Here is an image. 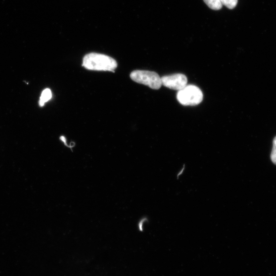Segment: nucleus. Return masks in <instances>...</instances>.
Here are the masks:
<instances>
[{
    "label": "nucleus",
    "instance_id": "4",
    "mask_svg": "<svg viewBox=\"0 0 276 276\" xmlns=\"http://www.w3.org/2000/svg\"><path fill=\"white\" fill-rule=\"evenodd\" d=\"M161 81L162 85L165 87L179 91L185 88L188 82L187 77L180 73L163 76Z\"/></svg>",
    "mask_w": 276,
    "mask_h": 276
},
{
    "label": "nucleus",
    "instance_id": "6",
    "mask_svg": "<svg viewBox=\"0 0 276 276\" xmlns=\"http://www.w3.org/2000/svg\"><path fill=\"white\" fill-rule=\"evenodd\" d=\"M52 97L51 91L49 89L43 91L39 102L41 106H43L45 102L49 101Z\"/></svg>",
    "mask_w": 276,
    "mask_h": 276
},
{
    "label": "nucleus",
    "instance_id": "7",
    "mask_svg": "<svg viewBox=\"0 0 276 276\" xmlns=\"http://www.w3.org/2000/svg\"><path fill=\"white\" fill-rule=\"evenodd\" d=\"M221 1L222 5L231 9L234 8L238 3V0H221Z\"/></svg>",
    "mask_w": 276,
    "mask_h": 276
},
{
    "label": "nucleus",
    "instance_id": "2",
    "mask_svg": "<svg viewBox=\"0 0 276 276\" xmlns=\"http://www.w3.org/2000/svg\"><path fill=\"white\" fill-rule=\"evenodd\" d=\"M177 98L178 101L185 106H194L201 103L203 94L200 89L194 85L186 86L179 91Z\"/></svg>",
    "mask_w": 276,
    "mask_h": 276
},
{
    "label": "nucleus",
    "instance_id": "1",
    "mask_svg": "<svg viewBox=\"0 0 276 276\" xmlns=\"http://www.w3.org/2000/svg\"><path fill=\"white\" fill-rule=\"evenodd\" d=\"M117 65V61L112 57L97 53L86 55L82 64L83 67L89 70L113 72Z\"/></svg>",
    "mask_w": 276,
    "mask_h": 276
},
{
    "label": "nucleus",
    "instance_id": "8",
    "mask_svg": "<svg viewBox=\"0 0 276 276\" xmlns=\"http://www.w3.org/2000/svg\"><path fill=\"white\" fill-rule=\"evenodd\" d=\"M271 158L273 163L276 165V136L275 137L273 140V147Z\"/></svg>",
    "mask_w": 276,
    "mask_h": 276
},
{
    "label": "nucleus",
    "instance_id": "5",
    "mask_svg": "<svg viewBox=\"0 0 276 276\" xmlns=\"http://www.w3.org/2000/svg\"><path fill=\"white\" fill-rule=\"evenodd\" d=\"M204 2L211 9L218 10L222 8L221 0H204Z\"/></svg>",
    "mask_w": 276,
    "mask_h": 276
},
{
    "label": "nucleus",
    "instance_id": "3",
    "mask_svg": "<svg viewBox=\"0 0 276 276\" xmlns=\"http://www.w3.org/2000/svg\"><path fill=\"white\" fill-rule=\"evenodd\" d=\"M130 77L136 83L146 85L152 89L158 90L162 85L161 78L155 72L135 70L131 73Z\"/></svg>",
    "mask_w": 276,
    "mask_h": 276
},
{
    "label": "nucleus",
    "instance_id": "9",
    "mask_svg": "<svg viewBox=\"0 0 276 276\" xmlns=\"http://www.w3.org/2000/svg\"><path fill=\"white\" fill-rule=\"evenodd\" d=\"M60 140H61V141H63L64 142L65 144L67 146H68V145L67 144V143H66V138H65V137H64V136H61V137H60Z\"/></svg>",
    "mask_w": 276,
    "mask_h": 276
}]
</instances>
